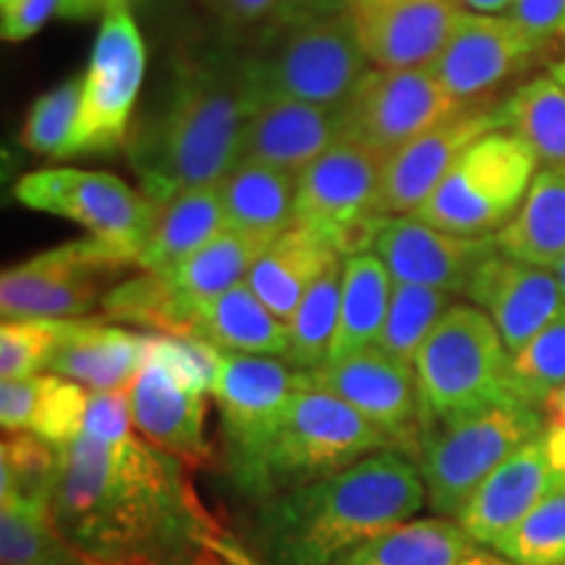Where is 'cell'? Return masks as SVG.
<instances>
[{
  "label": "cell",
  "instance_id": "obj_5",
  "mask_svg": "<svg viewBox=\"0 0 565 565\" xmlns=\"http://www.w3.org/2000/svg\"><path fill=\"white\" fill-rule=\"evenodd\" d=\"M511 351L475 303H450L414 359L419 429L494 404H515L508 387Z\"/></svg>",
  "mask_w": 565,
  "mask_h": 565
},
{
  "label": "cell",
  "instance_id": "obj_37",
  "mask_svg": "<svg viewBox=\"0 0 565 565\" xmlns=\"http://www.w3.org/2000/svg\"><path fill=\"white\" fill-rule=\"evenodd\" d=\"M61 445L34 433H6L0 445V503L51 508Z\"/></svg>",
  "mask_w": 565,
  "mask_h": 565
},
{
  "label": "cell",
  "instance_id": "obj_3",
  "mask_svg": "<svg viewBox=\"0 0 565 565\" xmlns=\"http://www.w3.org/2000/svg\"><path fill=\"white\" fill-rule=\"evenodd\" d=\"M249 113L242 61L181 63L168 105L134 147L145 194L160 204L183 189L217 186L242 162Z\"/></svg>",
  "mask_w": 565,
  "mask_h": 565
},
{
  "label": "cell",
  "instance_id": "obj_50",
  "mask_svg": "<svg viewBox=\"0 0 565 565\" xmlns=\"http://www.w3.org/2000/svg\"><path fill=\"white\" fill-rule=\"evenodd\" d=\"M513 0H461V6L466 11H477V13H503L511 9Z\"/></svg>",
  "mask_w": 565,
  "mask_h": 565
},
{
  "label": "cell",
  "instance_id": "obj_17",
  "mask_svg": "<svg viewBox=\"0 0 565 565\" xmlns=\"http://www.w3.org/2000/svg\"><path fill=\"white\" fill-rule=\"evenodd\" d=\"M540 47L508 13L463 11L437 58L435 79L458 103H475L519 74Z\"/></svg>",
  "mask_w": 565,
  "mask_h": 565
},
{
  "label": "cell",
  "instance_id": "obj_44",
  "mask_svg": "<svg viewBox=\"0 0 565 565\" xmlns=\"http://www.w3.org/2000/svg\"><path fill=\"white\" fill-rule=\"evenodd\" d=\"M505 13L536 47L565 40V0H513Z\"/></svg>",
  "mask_w": 565,
  "mask_h": 565
},
{
  "label": "cell",
  "instance_id": "obj_31",
  "mask_svg": "<svg viewBox=\"0 0 565 565\" xmlns=\"http://www.w3.org/2000/svg\"><path fill=\"white\" fill-rule=\"evenodd\" d=\"M492 238L505 257L553 270L565 257V168L536 171L519 212Z\"/></svg>",
  "mask_w": 565,
  "mask_h": 565
},
{
  "label": "cell",
  "instance_id": "obj_1",
  "mask_svg": "<svg viewBox=\"0 0 565 565\" xmlns=\"http://www.w3.org/2000/svg\"><path fill=\"white\" fill-rule=\"evenodd\" d=\"M186 461L145 437L61 445L51 513L74 545L110 565H189L233 545L194 490Z\"/></svg>",
  "mask_w": 565,
  "mask_h": 565
},
{
  "label": "cell",
  "instance_id": "obj_54",
  "mask_svg": "<svg viewBox=\"0 0 565 565\" xmlns=\"http://www.w3.org/2000/svg\"><path fill=\"white\" fill-rule=\"evenodd\" d=\"M345 3H351V0H345Z\"/></svg>",
  "mask_w": 565,
  "mask_h": 565
},
{
  "label": "cell",
  "instance_id": "obj_8",
  "mask_svg": "<svg viewBox=\"0 0 565 565\" xmlns=\"http://www.w3.org/2000/svg\"><path fill=\"white\" fill-rule=\"evenodd\" d=\"M536 166L524 139L494 129L466 147L412 217L456 236H494L519 212Z\"/></svg>",
  "mask_w": 565,
  "mask_h": 565
},
{
  "label": "cell",
  "instance_id": "obj_41",
  "mask_svg": "<svg viewBox=\"0 0 565 565\" xmlns=\"http://www.w3.org/2000/svg\"><path fill=\"white\" fill-rule=\"evenodd\" d=\"M82 108V76L38 97L21 129V145L45 158H66L71 134Z\"/></svg>",
  "mask_w": 565,
  "mask_h": 565
},
{
  "label": "cell",
  "instance_id": "obj_4",
  "mask_svg": "<svg viewBox=\"0 0 565 565\" xmlns=\"http://www.w3.org/2000/svg\"><path fill=\"white\" fill-rule=\"evenodd\" d=\"M362 42L349 9L282 19L252 58L242 61L252 108L267 100H299L338 108L366 74Z\"/></svg>",
  "mask_w": 565,
  "mask_h": 565
},
{
  "label": "cell",
  "instance_id": "obj_14",
  "mask_svg": "<svg viewBox=\"0 0 565 565\" xmlns=\"http://www.w3.org/2000/svg\"><path fill=\"white\" fill-rule=\"evenodd\" d=\"M466 105L429 68H370L343 103V139L391 154Z\"/></svg>",
  "mask_w": 565,
  "mask_h": 565
},
{
  "label": "cell",
  "instance_id": "obj_45",
  "mask_svg": "<svg viewBox=\"0 0 565 565\" xmlns=\"http://www.w3.org/2000/svg\"><path fill=\"white\" fill-rule=\"evenodd\" d=\"M61 0H0V34L6 42H24L58 17Z\"/></svg>",
  "mask_w": 565,
  "mask_h": 565
},
{
  "label": "cell",
  "instance_id": "obj_24",
  "mask_svg": "<svg viewBox=\"0 0 565 565\" xmlns=\"http://www.w3.org/2000/svg\"><path fill=\"white\" fill-rule=\"evenodd\" d=\"M147 356V335L95 320H71L47 372L89 391H129Z\"/></svg>",
  "mask_w": 565,
  "mask_h": 565
},
{
  "label": "cell",
  "instance_id": "obj_23",
  "mask_svg": "<svg viewBox=\"0 0 565 565\" xmlns=\"http://www.w3.org/2000/svg\"><path fill=\"white\" fill-rule=\"evenodd\" d=\"M343 139V105L267 100L254 105L244 131L242 160L265 162L299 175Z\"/></svg>",
  "mask_w": 565,
  "mask_h": 565
},
{
  "label": "cell",
  "instance_id": "obj_32",
  "mask_svg": "<svg viewBox=\"0 0 565 565\" xmlns=\"http://www.w3.org/2000/svg\"><path fill=\"white\" fill-rule=\"evenodd\" d=\"M393 275L377 254L359 252L343 257L341 315L328 362L377 345L393 299Z\"/></svg>",
  "mask_w": 565,
  "mask_h": 565
},
{
  "label": "cell",
  "instance_id": "obj_18",
  "mask_svg": "<svg viewBox=\"0 0 565 565\" xmlns=\"http://www.w3.org/2000/svg\"><path fill=\"white\" fill-rule=\"evenodd\" d=\"M370 252L383 259L395 282L463 294L477 265L498 252V246L492 236H456L412 215H398L377 223Z\"/></svg>",
  "mask_w": 565,
  "mask_h": 565
},
{
  "label": "cell",
  "instance_id": "obj_25",
  "mask_svg": "<svg viewBox=\"0 0 565 565\" xmlns=\"http://www.w3.org/2000/svg\"><path fill=\"white\" fill-rule=\"evenodd\" d=\"M267 246L270 244L263 238L225 228L192 257H186L171 270L158 273L175 303V315H179L175 335L186 338L189 320L200 303L217 299L221 294L246 282L254 263Z\"/></svg>",
  "mask_w": 565,
  "mask_h": 565
},
{
  "label": "cell",
  "instance_id": "obj_15",
  "mask_svg": "<svg viewBox=\"0 0 565 565\" xmlns=\"http://www.w3.org/2000/svg\"><path fill=\"white\" fill-rule=\"evenodd\" d=\"M312 385L333 393L391 440L398 450H416L419 440V401L412 366L377 345L351 356L324 362L309 372Z\"/></svg>",
  "mask_w": 565,
  "mask_h": 565
},
{
  "label": "cell",
  "instance_id": "obj_10",
  "mask_svg": "<svg viewBox=\"0 0 565 565\" xmlns=\"http://www.w3.org/2000/svg\"><path fill=\"white\" fill-rule=\"evenodd\" d=\"M387 154L341 139L299 173L294 223L341 254L370 252Z\"/></svg>",
  "mask_w": 565,
  "mask_h": 565
},
{
  "label": "cell",
  "instance_id": "obj_51",
  "mask_svg": "<svg viewBox=\"0 0 565 565\" xmlns=\"http://www.w3.org/2000/svg\"><path fill=\"white\" fill-rule=\"evenodd\" d=\"M189 565H257V561H254L252 553H236V555H210Z\"/></svg>",
  "mask_w": 565,
  "mask_h": 565
},
{
  "label": "cell",
  "instance_id": "obj_26",
  "mask_svg": "<svg viewBox=\"0 0 565 565\" xmlns=\"http://www.w3.org/2000/svg\"><path fill=\"white\" fill-rule=\"evenodd\" d=\"M89 395V387L53 372L3 380L0 424L6 433H34L55 445H68L82 433Z\"/></svg>",
  "mask_w": 565,
  "mask_h": 565
},
{
  "label": "cell",
  "instance_id": "obj_19",
  "mask_svg": "<svg viewBox=\"0 0 565 565\" xmlns=\"http://www.w3.org/2000/svg\"><path fill=\"white\" fill-rule=\"evenodd\" d=\"M345 9L377 68H427L466 11L461 0H351Z\"/></svg>",
  "mask_w": 565,
  "mask_h": 565
},
{
  "label": "cell",
  "instance_id": "obj_7",
  "mask_svg": "<svg viewBox=\"0 0 565 565\" xmlns=\"http://www.w3.org/2000/svg\"><path fill=\"white\" fill-rule=\"evenodd\" d=\"M385 448H393L391 440L356 408L309 385L291 401L267 445L252 498L259 503L270 494L320 482Z\"/></svg>",
  "mask_w": 565,
  "mask_h": 565
},
{
  "label": "cell",
  "instance_id": "obj_35",
  "mask_svg": "<svg viewBox=\"0 0 565 565\" xmlns=\"http://www.w3.org/2000/svg\"><path fill=\"white\" fill-rule=\"evenodd\" d=\"M0 563L3 565H110L68 540L51 508L0 505Z\"/></svg>",
  "mask_w": 565,
  "mask_h": 565
},
{
  "label": "cell",
  "instance_id": "obj_52",
  "mask_svg": "<svg viewBox=\"0 0 565 565\" xmlns=\"http://www.w3.org/2000/svg\"><path fill=\"white\" fill-rule=\"evenodd\" d=\"M547 74H553L557 82H563V84H565V55H563V58H561V61H555V63H553V66H550V71H547Z\"/></svg>",
  "mask_w": 565,
  "mask_h": 565
},
{
  "label": "cell",
  "instance_id": "obj_34",
  "mask_svg": "<svg viewBox=\"0 0 565 565\" xmlns=\"http://www.w3.org/2000/svg\"><path fill=\"white\" fill-rule=\"evenodd\" d=\"M503 126L526 141L540 166L565 168V84L553 74L513 92L503 105Z\"/></svg>",
  "mask_w": 565,
  "mask_h": 565
},
{
  "label": "cell",
  "instance_id": "obj_6",
  "mask_svg": "<svg viewBox=\"0 0 565 565\" xmlns=\"http://www.w3.org/2000/svg\"><path fill=\"white\" fill-rule=\"evenodd\" d=\"M542 435V412L524 404H494L422 427L414 463L419 466L429 508L443 519H458L484 479Z\"/></svg>",
  "mask_w": 565,
  "mask_h": 565
},
{
  "label": "cell",
  "instance_id": "obj_27",
  "mask_svg": "<svg viewBox=\"0 0 565 565\" xmlns=\"http://www.w3.org/2000/svg\"><path fill=\"white\" fill-rule=\"evenodd\" d=\"M338 259L341 254L333 246L294 223L259 254L249 278H246V286L275 317L288 322L303 294Z\"/></svg>",
  "mask_w": 565,
  "mask_h": 565
},
{
  "label": "cell",
  "instance_id": "obj_12",
  "mask_svg": "<svg viewBox=\"0 0 565 565\" xmlns=\"http://www.w3.org/2000/svg\"><path fill=\"white\" fill-rule=\"evenodd\" d=\"M147 71V47L134 21L131 0H108L100 34L82 76V108L66 158L108 152L126 139Z\"/></svg>",
  "mask_w": 565,
  "mask_h": 565
},
{
  "label": "cell",
  "instance_id": "obj_43",
  "mask_svg": "<svg viewBox=\"0 0 565 565\" xmlns=\"http://www.w3.org/2000/svg\"><path fill=\"white\" fill-rule=\"evenodd\" d=\"M131 406L126 391H92L82 433L103 443L126 440L134 433Z\"/></svg>",
  "mask_w": 565,
  "mask_h": 565
},
{
  "label": "cell",
  "instance_id": "obj_9",
  "mask_svg": "<svg viewBox=\"0 0 565 565\" xmlns=\"http://www.w3.org/2000/svg\"><path fill=\"white\" fill-rule=\"evenodd\" d=\"M309 385V372L296 370L286 359L221 351L210 395L221 408L233 482L249 498L280 419Z\"/></svg>",
  "mask_w": 565,
  "mask_h": 565
},
{
  "label": "cell",
  "instance_id": "obj_33",
  "mask_svg": "<svg viewBox=\"0 0 565 565\" xmlns=\"http://www.w3.org/2000/svg\"><path fill=\"white\" fill-rule=\"evenodd\" d=\"M471 536L448 519H408L404 524L372 536L333 565H463Z\"/></svg>",
  "mask_w": 565,
  "mask_h": 565
},
{
  "label": "cell",
  "instance_id": "obj_49",
  "mask_svg": "<svg viewBox=\"0 0 565 565\" xmlns=\"http://www.w3.org/2000/svg\"><path fill=\"white\" fill-rule=\"evenodd\" d=\"M105 6H108V0H61L58 17L82 21L95 17V13H103Z\"/></svg>",
  "mask_w": 565,
  "mask_h": 565
},
{
  "label": "cell",
  "instance_id": "obj_39",
  "mask_svg": "<svg viewBox=\"0 0 565 565\" xmlns=\"http://www.w3.org/2000/svg\"><path fill=\"white\" fill-rule=\"evenodd\" d=\"M448 307L450 294L414 286V282H395L385 324L377 338V349L391 353L398 362L414 366L422 343L433 333L440 317L448 312Z\"/></svg>",
  "mask_w": 565,
  "mask_h": 565
},
{
  "label": "cell",
  "instance_id": "obj_47",
  "mask_svg": "<svg viewBox=\"0 0 565 565\" xmlns=\"http://www.w3.org/2000/svg\"><path fill=\"white\" fill-rule=\"evenodd\" d=\"M545 414V445L550 461L557 471H565V385L547 401Z\"/></svg>",
  "mask_w": 565,
  "mask_h": 565
},
{
  "label": "cell",
  "instance_id": "obj_2",
  "mask_svg": "<svg viewBox=\"0 0 565 565\" xmlns=\"http://www.w3.org/2000/svg\"><path fill=\"white\" fill-rule=\"evenodd\" d=\"M427 503L419 466L385 448L338 475L259 500L249 547L257 565H333Z\"/></svg>",
  "mask_w": 565,
  "mask_h": 565
},
{
  "label": "cell",
  "instance_id": "obj_30",
  "mask_svg": "<svg viewBox=\"0 0 565 565\" xmlns=\"http://www.w3.org/2000/svg\"><path fill=\"white\" fill-rule=\"evenodd\" d=\"M225 231V212L217 186L183 189L160 202L154 223L137 267L141 273H166L200 252L217 233Z\"/></svg>",
  "mask_w": 565,
  "mask_h": 565
},
{
  "label": "cell",
  "instance_id": "obj_28",
  "mask_svg": "<svg viewBox=\"0 0 565 565\" xmlns=\"http://www.w3.org/2000/svg\"><path fill=\"white\" fill-rule=\"evenodd\" d=\"M296 183H299L296 173L265 162L242 160L217 183L225 228L273 244L282 231L294 225Z\"/></svg>",
  "mask_w": 565,
  "mask_h": 565
},
{
  "label": "cell",
  "instance_id": "obj_22",
  "mask_svg": "<svg viewBox=\"0 0 565 565\" xmlns=\"http://www.w3.org/2000/svg\"><path fill=\"white\" fill-rule=\"evenodd\" d=\"M557 477L561 471L550 461L545 435L536 437L484 479V484L458 513V526L477 545L498 550L500 542L545 498Z\"/></svg>",
  "mask_w": 565,
  "mask_h": 565
},
{
  "label": "cell",
  "instance_id": "obj_13",
  "mask_svg": "<svg viewBox=\"0 0 565 565\" xmlns=\"http://www.w3.org/2000/svg\"><path fill=\"white\" fill-rule=\"evenodd\" d=\"M13 196L24 207L82 225L89 236L129 254L134 265L158 212L150 196L134 192L118 175L82 168H40L21 175Z\"/></svg>",
  "mask_w": 565,
  "mask_h": 565
},
{
  "label": "cell",
  "instance_id": "obj_29",
  "mask_svg": "<svg viewBox=\"0 0 565 565\" xmlns=\"http://www.w3.org/2000/svg\"><path fill=\"white\" fill-rule=\"evenodd\" d=\"M186 338H196L228 353L282 359L288 353V324L275 317L246 282L200 303L189 320Z\"/></svg>",
  "mask_w": 565,
  "mask_h": 565
},
{
  "label": "cell",
  "instance_id": "obj_38",
  "mask_svg": "<svg viewBox=\"0 0 565 565\" xmlns=\"http://www.w3.org/2000/svg\"><path fill=\"white\" fill-rule=\"evenodd\" d=\"M565 385V307L526 345L511 353L508 387L515 404L545 412L547 401Z\"/></svg>",
  "mask_w": 565,
  "mask_h": 565
},
{
  "label": "cell",
  "instance_id": "obj_46",
  "mask_svg": "<svg viewBox=\"0 0 565 565\" xmlns=\"http://www.w3.org/2000/svg\"><path fill=\"white\" fill-rule=\"evenodd\" d=\"M204 6L228 26H254L270 17H280L282 0H204Z\"/></svg>",
  "mask_w": 565,
  "mask_h": 565
},
{
  "label": "cell",
  "instance_id": "obj_20",
  "mask_svg": "<svg viewBox=\"0 0 565 565\" xmlns=\"http://www.w3.org/2000/svg\"><path fill=\"white\" fill-rule=\"evenodd\" d=\"M463 296L487 312L505 349L515 353L565 307L557 275L492 252L477 265Z\"/></svg>",
  "mask_w": 565,
  "mask_h": 565
},
{
  "label": "cell",
  "instance_id": "obj_36",
  "mask_svg": "<svg viewBox=\"0 0 565 565\" xmlns=\"http://www.w3.org/2000/svg\"><path fill=\"white\" fill-rule=\"evenodd\" d=\"M343 286V257L324 270L312 288L303 294L288 320L286 362L296 370L312 372L328 362L330 345L338 330Z\"/></svg>",
  "mask_w": 565,
  "mask_h": 565
},
{
  "label": "cell",
  "instance_id": "obj_42",
  "mask_svg": "<svg viewBox=\"0 0 565 565\" xmlns=\"http://www.w3.org/2000/svg\"><path fill=\"white\" fill-rule=\"evenodd\" d=\"M71 320H6L0 328V374L24 380L47 372Z\"/></svg>",
  "mask_w": 565,
  "mask_h": 565
},
{
  "label": "cell",
  "instance_id": "obj_40",
  "mask_svg": "<svg viewBox=\"0 0 565 565\" xmlns=\"http://www.w3.org/2000/svg\"><path fill=\"white\" fill-rule=\"evenodd\" d=\"M515 565H565V471L534 511L498 545Z\"/></svg>",
  "mask_w": 565,
  "mask_h": 565
},
{
  "label": "cell",
  "instance_id": "obj_11",
  "mask_svg": "<svg viewBox=\"0 0 565 565\" xmlns=\"http://www.w3.org/2000/svg\"><path fill=\"white\" fill-rule=\"evenodd\" d=\"M131 265L129 254L95 236L34 254L0 278L3 322L76 320L89 315L103 307L105 280Z\"/></svg>",
  "mask_w": 565,
  "mask_h": 565
},
{
  "label": "cell",
  "instance_id": "obj_48",
  "mask_svg": "<svg viewBox=\"0 0 565 565\" xmlns=\"http://www.w3.org/2000/svg\"><path fill=\"white\" fill-rule=\"evenodd\" d=\"M338 9H345V0H282L280 19L307 17V13H322V11H338Z\"/></svg>",
  "mask_w": 565,
  "mask_h": 565
},
{
  "label": "cell",
  "instance_id": "obj_16",
  "mask_svg": "<svg viewBox=\"0 0 565 565\" xmlns=\"http://www.w3.org/2000/svg\"><path fill=\"white\" fill-rule=\"evenodd\" d=\"M494 129H503V108H479L471 103L387 154L377 194V215H414L466 147Z\"/></svg>",
  "mask_w": 565,
  "mask_h": 565
},
{
  "label": "cell",
  "instance_id": "obj_53",
  "mask_svg": "<svg viewBox=\"0 0 565 565\" xmlns=\"http://www.w3.org/2000/svg\"><path fill=\"white\" fill-rule=\"evenodd\" d=\"M553 273L557 275V282H561V288H563V299H565V257L561 259V263H557V265L553 267Z\"/></svg>",
  "mask_w": 565,
  "mask_h": 565
},
{
  "label": "cell",
  "instance_id": "obj_21",
  "mask_svg": "<svg viewBox=\"0 0 565 565\" xmlns=\"http://www.w3.org/2000/svg\"><path fill=\"white\" fill-rule=\"evenodd\" d=\"M126 395L139 437L189 466L210 463L212 450L204 437L207 393L183 383L171 366L147 351L145 364Z\"/></svg>",
  "mask_w": 565,
  "mask_h": 565
}]
</instances>
